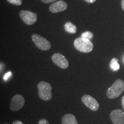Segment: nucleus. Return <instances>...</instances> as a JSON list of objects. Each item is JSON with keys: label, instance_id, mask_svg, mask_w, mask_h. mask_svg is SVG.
Masks as SVG:
<instances>
[{"label": "nucleus", "instance_id": "obj_11", "mask_svg": "<svg viewBox=\"0 0 124 124\" xmlns=\"http://www.w3.org/2000/svg\"><path fill=\"white\" fill-rule=\"evenodd\" d=\"M62 124H78L75 116L72 114H67L62 117Z\"/></svg>", "mask_w": 124, "mask_h": 124}, {"label": "nucleus", "instance_id": "obj_2", "mask_svg": "<svg viewBox=\"0 0 124 124\" xmlns=\"http://www.w3.org/2000/svg\"><path fill=\"white\" fill-rule=\"evenodd\" d=\"M124 91V81L122 79L116 80L112 86L107 91V97L114 99L118 97Z\"/></svg>", "mask_w": 124, "mask_h": 124}, {"label": "nucleus", "instance_id": "obj_9", "mask_svg": "<svg viewBox=\"0 0 124 124\" xmlns=\"http://www.w3.org/2000/svg\"><path fill=\"white\" fill-rule=\"evenodd\" d=\"M67 4L65 1L60 0V1H56V2L52 3L49 6V10L52 13H57L66 10L67 9Z\"/></svg>", "mask_w": 124, "mask_h": 124}, {"label": "nucleus", "instance_id": "obj_21", "mask_svg": "<svg viewBox=\"0 0 124 124\" xmlns=\"http://www.w3.org/2000/svg\"><path fill=\"white\" fill-rule=\"evenodd\" d=\"M121 7L122 10L124 11V0H121Z\"/></svg>", "mask_w": 124, "mask_h": 124}, {"label": "nucleus", "instance_id": "obj_17", "mask_svg": "<svg viewBox=\"0 0 124 124\" xmlns=\"http://www.w3.org/2000/svg\"><path fill=\"white\" fill-rule=\"evenodd\" d=\"M12 75V72H7V74H5V75L4 76V79L5 80H7L9 78V77H10Z\"/></svg>", "mask_w": 124, "mask_h": 124}, {"label": "nucleus", "instance_id": "obj_14", "mask_svg": "<svg viewBox=\"0 0 124 124\" xmlns=\"http://www.w3.org/2000/svg\"><path fill=\"white\" fill-rule=\"evenodd\" d=\"M82 38L87 39L90 40L93 38V34L91 33V32H89V31H87V32H83V33H82L81 36Z\"/></svg>", "mask_w": 124, "mask_h": 124}, {"label": "nucleus", "instance_id": "obj_7", "mask_svg": "<svg viewBox=\"0 0 124 124\" xmlns=\"http://www.w3.org/2000/svg\"><path fill=\"white\" fill-rule=\"evenodd\" d=\"M82 101L88 108L93 111H97L100 108V105L94 97L89 95H85L82 98Z\"/></svg>", "mask_w": 124, "mask_h": 124}, {"label": "nucleus", "instance_id": "obj_18", "mask_svg": "<svg viewBox=\"0 0 124 124\" xmlns=\"http://www.w3.org/2000/svg\"><path fill=\"white\" fill-rule=\"evenodd\" d=\"M41 1L45 4H49V3H54V2L57 0H41Z\"/></svg>", "mask_w": 124, "mask_h": 124}, {"label": "nucleus", "instance_id": "obj_3", "mask_svg": "<svg viewBox=\"0 0 124 124\" xmlns=\"http://www.w3.org/2000/svg\"><path fill=\"white\" fill-rule=\"evenodd\" d=\"M39 89V96L41 100L45 101H48L51 100L52 97V86L48 82L41 81L39 82L38 85Z\"/></svg>", "mask_w": 124, "mask_h": 124}, {"label": "nucleus", "instance_id": "obj_4", "mask_svg": "<svg viewBox=\"0 0 124 124\" xmlns=\"http://www.w3.org/2000/svg\"><path fill=\"white\" fill-rule=\"evenodd\" d=\"M32 39L36 46L42 51L49 50L51 48V44L48 40L38 34H33Z\"/></svg>", "mask_w": 124, "mask_h": 124}, {"label": "nucleus", "instance_id": "obj_8", "mask_svg": "<svg viewBox=\"0 0 124 124\" xmlns=\"http://www.w3.org/2000/svg\"><path fill=\"white\" fill-rule=\"evenodd\" d=\"M52 60L56 65L62 69H66L69 67V63L66 57L61 54L55 53L52 56Z\"/></svg>", "mask_w": 124, "mask_h": 124}, {"label": "nucleus", "instance_id": "obj_5", "mask_svg": "<svg viewBox=\"0 0 124 124\" xmlns=\"http://www.w3.org/2000/svg\"><path fill=\"white\" fill-rule=\"evenodd\" d=\"M19 15L23 22L28 25L34 24L38 20V15L30 10H22L20 11Z\"/></svg>", "mask_w": 124, "mask_h": 124}, {"label": "nucleus", "instance_id": "obj_22", "mask_svg": "<svg viewBox=\"0 0 124 124\" xmlns=\"http://www.w3.org/2000/svg\"><path fill=\"white\" fill-rule=\"evenodd\" d=\"M122 108H123L124 110V95L122 98Z\"/></svg>", "mask_w": 124, "mask_h": 124}, {"label": "nucleus", "instance_id": "obj_16", "mask_svg": "<svg viewBox=\"0 0 124 124\" xmlns=\"http://www.w3.org/2000/svg\"><path fill=\"white\" fill-rule=\"evenodd\" d=\"M38 124H49V122L46 119H41L39 121Z\"/></svg>", "mask_w": 124, "mask_h": 124}, {"label": "nucleus", "instance_id": "obj_13", "mask_svg": "<svg viewBox=\"0 0 124 124\" xmlns=\"http://www.w3.org/2000/svg\"><path fill=\"white\" fill-rule=\"evenodd\" d=\"M110 67L113 71H118L120 69V66L118 63V60L117 58H113L111 60Z\"/></svg>", "mask_w": 124, "mask_h": 124}, {"label": "nucleus", "instance_id": "obj_19", "mask_svg": "<svg viewBox=\"0 0 124 124\" xmlns=\"http://www.w3.org/2000/svg\"><path fill=\"white\" fill-rule=\"evenodd\" d=\"M85 1H86V2L89 3V4H92V3H94L97 0H84Z\"/></svg>", "mask_w": 124, "mask_h": 124}, {"label": "nucleus", "instance_id": "obj_20", "mask_svg": "<svg viewBox=\"0 0 124 124\" xmlns=\"http://www.w3.org/2000/svg\"><path fill=\"white\" fill-rule=\"evenodd\" d=\"M13 124H24L21 121H15L13 122Z\"/></svg>", "mask_w": 124, "mask_h": 124}, {"label": "nucleus", "instance_id": "obj_1", "mask_svg": "<svg viewBox=\"0 0 124 124\" xmlns=\"http://www.w3.org/2000/svg\"><path fill=\"white\" fill-rule=\"evenodd\" d=\"M74 46L78 51L84 53H89L94 48V44L90 40L82 37L76 39L74 42Z\"/></svg>", "mask_w": 124, "mask_h": 124}, {"label": "nucleus", "instance_id": "obj_6", "mask_svg": "<svg viewBox=\"0 0 124 124\" xmlns=\"http://www.w3.org/2000/svg\"><path fill=\"white\" fill-rule=\"evenodd\" d=\"M24 98L21 95L16 94L12 98L10 101V108L12 111H17L24 106Z\"/></svg>", "mask_w": 124, "mask_h": 124}, {"label": "nucleus", "instance_id": "obj_10", "mask_svg": "<svg viewBox=\"0 0 124 124\" xmlns=\"http://www.w3.org/2000/svg\"><path fill=\"white\" fill-rule=\"evenodd\" d=\"M110 117L114 124H124V112L121 110L116 109L112 111Z\"/></svg>", "mask_w": 124, "mask_h": 124}, {"label": "nucleus", "instance_id": "obj_12", "mask_svg": "<svg viewBox=\"0 0 124 124\" xmlns=\"http://www.w3.org/2000/svg\"><path fill=\"white\" fill-rule=\"evenodd\" d=\"M64 28L67 32L72 34L75 33L77 31V28L76 25L71 22H67L64 24Z\"/></svg>", "mask_w": 124, "mask_h": 124}, {"label": "nucleus", "instance_id": "obj_15", "mask_svg": "<svg viewBox=\"0 0 124 124\" xmlns=\"http://www.w3.org/2000/svg\"><path fill=\"white\" fill-rule=\"evenodd\" d=\"M7 1L8 2H9L10 4L18 6L21 5L23 3L22 0H7Z\"/></svg>", "mask_w": 124, "mask_h": 124}]
</instances>
